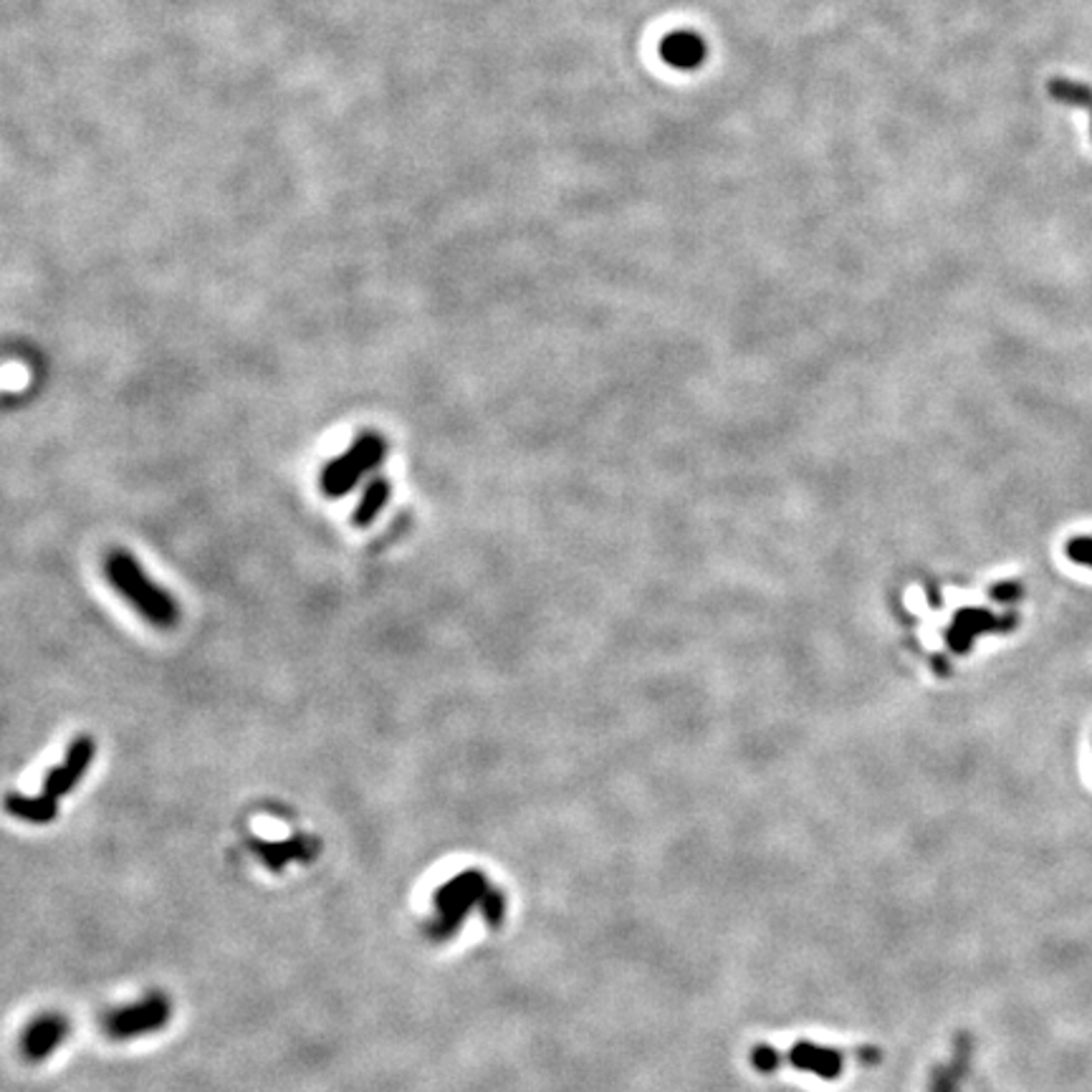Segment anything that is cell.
I'll return each instance as SVG.
<instances>
[{
  "label": "cell",
  "instance_id": "obj_1",
  "mask_svg": "<svg viewBox=\"0 0 1092 1092\" xmlns=\"http://www.w3.org/2000/svg\"><path fill=\"white\" fill-rule=\"evenodd\" d=\"M104 572L114 584V590H117L121 597H127V602H130L142 617L150 619L152 625L172 627L180 619V610L178 605H175V599L167 595L162 586L154 584L152 579L142 572L137 559L127 555L125 549H114L106 555Z\"/></svg>",
  "mask_w": 1092,
  "mask_h": 1092
},
{
  "label": "cell",
  "instance_id": "obj_2",
  "mask_svg": "<svg viewBox=\"0 0 1092 1092\" xmlns=\"http://www.w3.org/2000/svg\"><path fill=\"white\" fill-rule=\"evenodd\" d=\"M382 456H384V443L380 435H375V433L360 435L347 453H342L340 458H334V461H329L327 465H324V470L319 476L321 494L329 498L347 496L349 491L360 483V478L364 474H369V470H373L375 465L382 461Z\"/></svg>",
  "mask_w": 1092,
  "mask_h": 1092
},
{
  "label": "cell",
  "instance_id": "obj_3",
  "mask_svg": "<svg viewBox=\"0 0 1092 1092\" xmlns=\"http://www.w3.org/2000/svg\"><path fill=\"white\" fill-rule=\"evenodd\" d=\"M172 1016L170 999L165 994H150L147 999L137 1004H130V1007L114 1009L104 1016L101 1027H104L106 1037L112 1040H134V1037L152 1035L165 1027Z\"/></svg>",
  "mask_w": 1092,
  "mask_h": 1092
},
{
  "label": "cell",
  "instance_id": "obj_4",
  "mask_svg": "<svg viewBox=\"0 0 1092 1092\" xmlns=\"http://www.w3.org/2000/svg\"><path fill=\"white\" fill-rule=\"evenodd\" d=\"M71 1024L64 1014L59 1011H49V1014H40L33 1020L23 1031V1040H20V1052L29 1062H44L56 1052L61 1044L69 1037Z\"/></svg>",
  "mask_w": 1092,
  "mask_h": 1092
},
{
  "label": "cell",
  "instance_id": "obj_5",
  "mask_svg": "<svg viewBox=\"0 0 1092 1092\" xmlns=\"http://www.w3.org/2000/svg\"><path fill=\"white\" fill-rule=\"evenodd\" d=\"M94 759V741L89 737H79L66 751L64 764L53 766L49 777L44 781V794L51 799L66 797L73 787L79 784Z\"/></svg>",
  "mask_w": 1092,
  "mask_h": 1092
},
{
  "label": "cell",
  "instance_id": "obj_6",
  "mask_svg": "<svg viewBox=\"0 0 1092 1092\" xmlns=\"http://www.w3.org/2000/svg\"><path fill=\"white\" fill-rule=\"evenodd\" d=\"M1009 625H1014V619H1009V617L999 619L987 610H963V612H959V617H956L950 645H954L959 652H963L969 647V643H974L976 635H981V632H994V630H1009Z\"/></svg>",
  "mask_w": 1092,
  "mask_h": 1092
},
{
  "label": "cell",
  "instance_id": "obj_7",
  "mask_svg": "<svg viewBox=\"0 0 1092 1092\" xmlns=\"http://www.w3.org/2000/svg\"><path fill=\"white\" fill-rule=\"evenodd\" d=\"M255 855L271 870H281L292 860H312L316 845L307 838H294L292 842H253Z\"/></svg>",
  "mask_w": 1092,
  "mask_h": 1092
},
{
  "label": "cell",
  "instance_id": "obj_8",
  "mask_svg": "<svg viewBox=\"0 0 1092 1092\" xmlns=\"http://www.w3.org/2000/svg\"><path fill=\"white\" fill-rule=\"evenodd\" d=\"M5 809H9V814H13V817L33 822V825H46V822L56 820L59 814L56 799L46 797V794H40V797L9 794V797H5Z\"/></svg>",
  "mask_w": 1092,
  "mask_h": 1092
},
{
  "label": "cell",
  "instance_id": "obj_9",
  "mask_svg": "<svg viewBox=\"0 0 1092 1092\" xmlns=\"http://www.w3.org/2000/svg\"><path fill=\"white\" fill-rule=\"evenodd\" d=\"M704 44H700L698 36L693 33H673L663 40V59L671 66H678V69H693V66L700 64L704 59Z\"/></svg>",
  "mask_w": 1092,
  "mask_h": 1092
},
{
  "label": "cell",
  "instance_id": "obj_10",
  "mask_svg": "<svg viewBox=\"0 0 1092 1092\" xmlns=\"http://www.w3.org/2000/svg\"><path fill=\"white\" fill-rule=\"evenodd\" d=\"M1049 97L1057 101V104L1075 106V110H1085L1090 114V134H1092V86L1082 84V81L1055 77L1047 81Z\"/></svg>",
  "mask_w": 1092,
  "mask_h": 1092
},
{
  "label": "cell",
  "instance_id": "obj_11",
  "mask_svg": "<svg viewBox=\"0 0 1092 1092\" xmlns=\"http://www.w3.org/2000/svg\"><path fill=\"white\" fill-rule=\"evenodd\" d=\"M387 498H390V483L384 481V478H377V481L369 483L367 489H364L362 501L354 511V524L367 526L377 514H380L382 506L387 503Z\"/></svg>",
  "mask_w": 1092,
  "mask_h": 1092
},
{
  "label": "cell",
  "instance_id": "obj_12",
  "mask_svg": "<svg viewBox=\"0 0 1092 1092\" xmlns=\"http://www.w3.org/2000/svg\"><path fill=\"white\" fill-rule=\"evenodd\" d=\"M1064 555H1068L1072 562L1090 566L1092 569V536H1077L1070 539L1068 546H1064Z\"/></svg>",
  "mask_w": 1092,
  "mask_h": 1092
},
{
  "label": "cell",
  "instance_id": "obj_13",
  "mask_svg": "<svg viewBox=\"0 0 1092 1092\" xmlns=\"http://www.w3.org/2000/svg\"><path fill=\"white\" fill-rule=\"evenodd\" d=\"M991 597H994L996 602L1009 605V602H1014V599H1020V597H1022V586L1016 584V582H1004V584H996V586H991Z\"/></svg>",
  "mask_w": 1092,
  "mask_h": 1092
}]
</instances>
